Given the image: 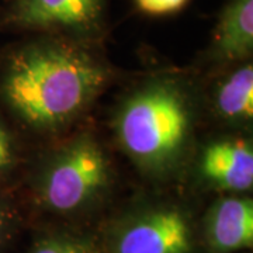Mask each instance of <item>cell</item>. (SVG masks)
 I'll return each instance as SVG.
<instances>
[{
  "mask_svg": "<svg viewBox=\"0 0 253 253\" xmlns=\"http://www.w3.org/2000/svg\"><path fill=\"white\" fill-rule=\"evenodd\" d=\"M110 79L90 45L44 36L11 49L0 68V100L37 135H56L87 113Z\"/></svg>",
  "mask_w": 253,
  "mask_h": 253,
  "instance_id": "cell-1",
  "label": "cell"
},
{
  "mask_svg": "<svg viewBox=\"0 0 253 253\" xmlns=\"http://www.w3.org/2000/svg\"><path fill=\"white\" fill-rule=\"evenodd\" d=\"M214 111L232 126H246L253 118V66L245 62L218 82Z\"/></svg>",
  "mask_w": 253,
  "mask_h": 253,
  "instance_id": "cell-9",
  "label": "cell"
},
{
  "mask_svg": "<svg viewBox=\"0 0 253 253\" xmlns=\"http://www.w3.org/2000/svg\"><path fill=\"white\" fill-rule=\"evenodd\" d=\"M113 165L90 131L76 132L56 145L31 174L37 201L56 214H75L106 197L113 184Z\"/></svg>",
  "mask_w": 253,
  "mask_h": 253,
  "instance_id": "cell-3",
  "label": "cell"
},
{
  "mask_svg": "<svg viewBox=\"0 0 253 253\" xmlns=\"http://www.w3.org/2000/svg\"><path fill=\"white\" fill-rule=\"evenodd\" d=\"M106 21V0H10L4 26L87 42Z\"/></svg>",
  "mask_w": 253,
  "mask_h": 253,
  "instance_id": "cell-4",
  "label": "cell"
},
{
  "mask_svg": "<svg viewBox=\"0 0 253 253\" xmlns=\"http://www.w3.org/2000/svg\"><path fill=\"white\" fill-rule=\"evenodd\" d=\"M30 253H97L93 246L73 236L55 235L44 238Z\"/></svg>",
  "mask_w": 253,
  "mask_h": 253,
  "instance_id": "cell-10",
  "label": "cell"
},
{
  "mask_svg": "<svg viewBox=\"0 0 253 253\" xmlns=\"http://www.w3.org/2000/svg\"><path fill=\"white\" fill-rule=\"evenodd\" d=\"M193 226L172 206L146 208L131 217L114 238V253H191Z\"/></svg>",
  "mask_w": 253,
  "mask_h": 253,
  "instance_id": "cell-5",
  "label": "cell"
},
{
  "mask_svg": "<svg viewBox=\"0 0 253 253\" xmlns=\"http://www.w3.org/2000/svg\"><path fill=\"white\" fill-rule=\"evenodd\" d=\"M196 126L191 89L180 78L159 75L138 84L118 104L114 132L123 152L151 179H169L189 154Z\"/></svg>",
  "mask_w": 253,
  "mask_h": 253,
  "instance_id": "cell-2",
  "label": "cell"
},
{
  "mask_svg": "<svg viewBox=\"0 0 253 253\" xmlns=\"http://www.w3.org/2000/svg\"><path fill=\"white\" fill-rule=\"evenodd\" d=\"M206 232L208 244L218 253L252 248V200L236 196L218 200L208 211Z\"/></svg>",
  "mask_w": 253,
  "mask_h": 253,
  "instance_id": "cell-7",
  "label": "cell"
},
{
  "mask_svg": "<svg viewBox=\"0 0 253 253\" xmlns=\"http://www.w3.org/2000/svg\"><path fill=\"white\" fill-rule=\"evenodd\" d=\"M10 225V214L7 207L0 201V244L3 242L4 236L9 231Z\"/></svg>",
  "mask_w": 253,
  "mask_h": 253,
  "instance_id": "cell-13",
  "label": "cell"
},
{
  "mask_svg": "<svg viewBox=\"0 0 253 253\" xmlns=\"http://www.w3.org/2000/svg\"><path fill=\"white\" fill-rule=\"evenodd\" d=\"M212 54L224 62H246L253 54V0H229L212 37Z\"/></svg>",
  "mask_w": 253,
  "mask_h": 253,
  "instance_id": "cell-8",
  "label": "cell"
},
{
  "mask_svg": "<svg viewBox=\"0 0 253 253\" xmlns=\"http://www.w3.org/2000/svg\"><path fill=\"white\" fill-rule=\"evenodd\" d=\"M138 7L152 16L170 14L180 10L189 0H135Z\"/></svg>",
  "mask_w": 253,
  "mask_h": 253,
  "instance_id": "cell-12",
  "label": "cell"
},
{
  "mask_svg": "<svg viewBox=\"0 0 253 253\" xmlns=\"http://www.w3.org/2000/svg\"><path fill=\"white\" fill-rule=\"evenodd\" d=\"M199 174L208 186L222 191L244 193L253 186V149L239 136L215 139L204 146L199 158Z\"/></svg>",
  "mask_w": 253,
  "mask_h": 253,
  "instance_id": "cell-6",
  "label": "cell"
},
{
  "mask_svg": "<svg viewBox=\"0 0 253 253\" xmlns=\"http://www.w3.org/2000/svg\"><path fill=\"white\" fill-rule=\"evenodd\" d=\"M18 163V148L16 138L6 121L0 117V180L7 177Z\"/></svg>",
  "mask_w": 253,
  "mask_h": 253,
  "instance_id": "cell-11",
  "label": "cell"
}]
</instances>
